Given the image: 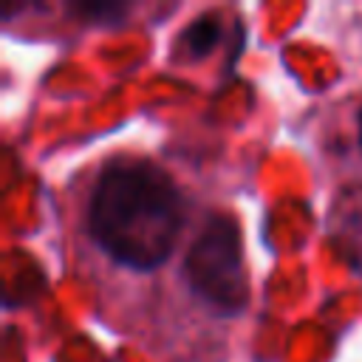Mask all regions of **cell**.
Returning a JSON list of instances; mask_svg holds the SVG:
<instances>
[{"label": "cell", "instance_id": "5", "mask_svg": "<svg viewBox=\"0 0 362 362\" xmlns=\"http://www.w3.org/2000/svg\"><path fill=\"white\" fill-rule=\"evenodd\" d=\"M68 11L82 23L110 25V23L127 20L130 3H124V0H79V3H68Z\"/></svg>", "mask_w": 362, "mask_h": 362}, {"label": "cell", "instance_id": "1", "mask_svg": "<svg viewBox=\"0 0 362 362\" xmlns=\"http://www.w3.org/2000/svg\"><path fill=\"white\" fill-rule=\"evenodd\" d=\"M181 223V189L156 161L116 156L99 170L85 226L113 263L136 272L161 266L175 249Z\"/></svg>", "mask_w": 362, "mask_h": 362}, {"label": "cell", "instance_id": "4", "mask_svg": "<svg viewBox=\"0 0 362 362\" xmlns=\"http://www.w3.org/2000/svg\"><path fill=\"white\" fill-rule=\"evenodd\" d=\"M221 40V20L215 11H204L198 17H192L181 34L175 37V54L187 62L201 59L204 54H209Z\"/></svg>", "mask_w": 362, "mask_h": 362}, {"label": "cell", "instance_id": "2", "mask_svg": "<svg viewBox=\"0 0 362 362\" xmlns=\"http://www.w3.org/2000/svg\"><path fill=\"white\" fill-rule=\"evenodd\" d=\"M189 291L218 314L235 317L249 303V277L243 269L240 232L232 215L212 212L192 238L184 263Z\"/></svg>", "mask_w": 362, "mask_h": 362}, {"label": "cell", "instance_id": "6", "mask_svg": "<svg viewBox=\"0 0 362 362\" xmlns=\"http://www.w3.org/2000/svg\"><path fill=\"white\" fill-rule=\"evenodd\" d=\"M356 124H359V150H362V107H359V116H356Z\"/></svg>", "mask_w": 362, "mask_h": 362}, {"label": "cell", "instance_id": "3", "mask_svg": "<svg viewBox=\"0 0 362 362\" xmlns=\"http://www.w3.org/2000/svg\"><path fill=\"white\" fill-rule=\"evenodd\" d=\"M328 232L348 263L362 274V187L351 184L337 192L328 212Z\"/></svg>", "mask_w": 362, "mask_h": 362}]
</instances>
